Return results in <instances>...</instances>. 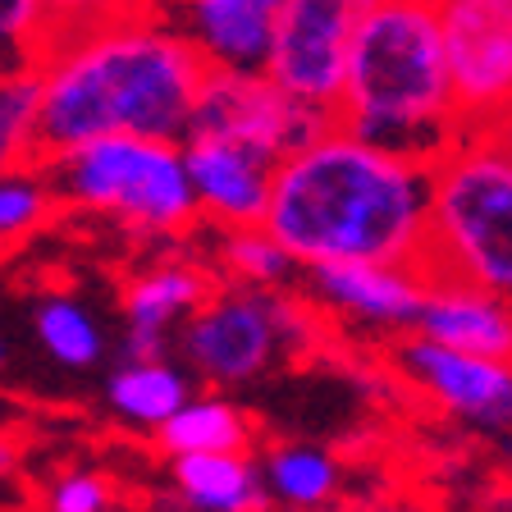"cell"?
<instances>
[{
	"mask_svg": "<svg viewBox=\"0 0 512 512\" xmlns=\"http://www.w3.org/2000/svg\"><path fill=\"white\" fill-rule=\"evenodd\" d=\"M37 74V160L101 133L188 138L206 64L156 0L51 37L32 64Z\"/></svg>",
	"mask_w": 512,
	"mask_h": 512,
	"instance_id": "cell-1",
	"label": "cell"
},
{
	"mask_svg": "<svg viewBox=\"0 0 512 512\" xmlns=\"http://www.w3.org/2000/svg\"><path fill=\"white\" fill-rule=\"evenodd\" d=\"M298 266L394 261L426 266L430 165L343 128L339 119L275 160L261 220Z\"/></svg>",
	"mask_w": 512,
	"mask_h": 512,
	"instance_id": "cell-2",
	"label": "cell"
},
{
	"mask_svg": "<svg viewBox=\"0 0 512 512\" xmlns=\"http://www.w3.org/2000/svg\"><path fill=\"white\" fill-rule=\"evenodd\" d=\"M334 119L416 160H435L467 128L448 74L439 5L371 0L357 23Z\"/></svg>",
	"mask_w": 512,
	"mask_h": 512,
	"instance_id": "cell-3",
	"label": "cell"
},
{
	"mask_svg": "<svg viewBox=\"0 0 512 512\" xmlns=\"http://www.w3.org/2000/svg\"><path fill=\"white\" fill-rule=\"evenodd\" d=\"M426 270L512 302V119L467 124L430 160Z\"/></svg>",
	"mask_w": 512,
	"mask_h": 512,
	"instance_id": "cell-4",
	"label": "cell"
},
{
	"mask_svg": "<svg viewBox=\"0 0 512 512\" xmlns=\"http://www.w3.org/2000/svg\"><path fill=\"white\" fill-rule=\"evenodd\" d=\"M37 170L55 202L115 220L138 238H179L197 224L183 138L101 133L37 160Z\"/></svg>",
	"mask_w": 512,
	"mask_h": 512,
	"instance_id": "cell-5",
	"label": "cell"
},
{
	"mask_svg": "<svg viewBox=\"0 0 512 512\" xmlns=\"http://www.w3.org/2000/svg\"><path fill=\"white\" fill-rule=\"evenodd\" d=\"M316 311L293 288L211 284L174 334V352L206 389H247L316 334Z\"/></svg>",
	"mask_w": 512,
	"mask_h": 512,
	"instance_id": "cell-6",
	"label": "cell"
},
{
	"mask_svg": "<svg viewBox=\"0 0 512 512\" xmlns=\"http://www.w3.org/2000/svg\"><path fill=\"white\" fill-rule=\"evenodd\" d=\"M366 10L371 0H284L275 37H270L266 74L293 101L334 119L352 37Z\"/></svg>",
	"mask_w": 512,
	"mask_h": 512,
	"instance_id": "cell-7",
	"label": "cell"
},
{
	"mask_svg": "<svg viewBox=\"0 0 512 512\" xmlns=\"http://www.w3.org/2000/svg\"><path fill=\"white\" fill-rule=\"evenodd\" d=\"M298 284L311 311L339 330L403 339L416 330L430 270L394 266V261H320V266H302Z\"/></svg>",
	"mask_w": 512,
	"mask_h": 512,
	"instance_id": "cell-8",
	"label": "cell"
},
{
	"mask_svg": "<svg viewBox=\"0 0 512 512\" xmlns=\"http://www.w3.org/2000/svg\"><path fill=\"white\" fill-rule=\"evenodd\" d=\"M394 371L416 398H426L448 421H462L480 435L512 430V362L448 348L412 330L394 339Z\"/></svg>",
	"mask_w": 512,
	"mask_h": 512,
	"instance_id": "cell-9",
	"label": "cell"
},
{
	"mask_svg": "<svg viewBox=\"0 0 512 512\" xmlns=\"http://www.w3.org/2000/svg\"><path fill=\"white\" fill-rule=\"evenodd\" d=\"M320 124L325 115L293 101L266 69H206L188 133L234 138L279 160L284 151L307 142Z\"/></svg>",
	"mask_w": 512,
	"mask_h": 512,
	"instance_id": "cell-10",
	"label": "cell"
},
{
	"mask_svg": "<svg viewBox=\"0 0 512 512\" xmlns=\"http://www.w3.org/2000/svg\"><path fill=\"white\" fill-rule=\"evenodd\" d=\"M439 28L462 119H512V0H444Z\"/></svg>",
	"mask_w": 512,
	"mask_h": 512,
	"instance_id": "cell-11",
	"label": "cell"
},
{
	"mask_svg": "<svg viewBox=\"0 0 512 512\" xmlns=\"http://www.w3.org/2000/svg\"><path fill=\"white\" fill-rule=\"evenodd\" d=\"M188 183L197 220L211 229H247L266 220L270 183H275V156L215 133H188L183 138Z\"/></svg>",
	"mask_w": 512,
	"mask_h": 512,
	"instance_id": "cell-12",
	"label": "cell"
},
{
	"mask_svg": "<svg viewBox=\"0 0 512 512\" xmlns=\"http://www.w3.org/2000/svg\"><path fill=\"white\" fill-rule=\"evenodd\" d=\"M206 69H266L284 0H156Z\"/></svg>",
	"mask_w": 512,
	"mask_h": 512,
	"instance_id": "cell-13",
	"label": "cell"
},
{
	"mask_svg": "<svg viewBox=\"0 0 512 512\" xmlns=\"http://www.w3.org/2000/svg\"><path fill=\"white\" fill-rule=\"evenodd\" d=\"M416 334L480 357L512 362V302L480 284L453 275H430L426 302L416 316Z\"/></svg>",
	"mask_w": 512,
	"mask_h": 512,
	"instance_id": "cell-14",
	"label": "cell"
},
{
	"mask_svg": "<svg viewBox=\"0 0 512 512\" xmlns=\"http://www.w3.org/2000/svg\"><path fill=\"white\" fill-rule=\"evenodd\" d=\"M211 284V270L188 261V256H170V261H156L151 270H142L124 288V348L165 352V343L179 334L192 307L211 293Z\"/></svg>",
	"mask_w": 512,
	"mask_h": 512,
	"instance_id": "cell-15",
	"label": "cell"
},
{
	"mask_svg": "<svg viewBox=\"0 0 512 512\" xmlns=\"http://www.w3.org/2000/svg\"><path fill=\"white\" fill-rule=\"evenodd\" d=\"M174 499L202 512H252L266 508L261 467L247 448H211V453H170Z\"/></svg>",
	"mask_w": 512,
	"mask_h": 512,
	"instance_id": "cell-16",
	"label": "cell"
},
{
	"mask_svg": "<svg viewBox=\"0 0 512 512\" xmlns=\"http://www.w3.org/2000/svg\"><path fill=\"white\" fill-rule=\"evenodd\" d=\"M192 394V375L183 362H170L165 352H128V362L115 366L106 380L110 412L133 430L156 435Z\"/></svg>",
	"mask_w": 512,
	"mask_h": 512,
	"instance_id": "cell-17",
	"label": "cell"
},
{
	"mask_svg": "<svg viewBox=\"0 0 512 512\" xmlns=\"http://www.w3.org/2000/svg\"><path fill=\"white\" fill-rule=\"evenodd\" d=\"M256 467L275 508H325L343 494V462L320 444H275Z\"/></svg>",
	"mask_w": 512,
	"mask_h": 512,
	"instance_id": "cell-18",
	"label": "cell"
},
{
	"mask_svg": "<svg viewBox=\"0 0 512 512\" xmlns=\"http://www.w3.org/2000/svg\"><path fill=\"white\" fill-rule=\"evenodd\" d=\"M165 453H211V448H252V416L229 389L188 394V403L156 430Z\"/></svg>",
	"mask_w": 512,
	"mask_h": 512,
	"instance_id": "cell-19",
	"label": "cell"
},
{
	"mask_svg": "<svg viewBox=\"0 0 512 512\" xmlns=\"http://www.w3.org/2000/svg\"><path fill=\"white\" fill-rule=\"evenodd\" d=\"M220 270L229 284H247V288H293L302 275L293 252L270 234L266 224L220 229Z\"/></svg>",
	"mask_w": 512,
	"mask_h": 512,
	"instance_id": "cell-20",
	"label": "cell"
},
{
	"mask_svg": "<svg viewBox=\"0 0 512 512\" xmlns=\"http://www.w3.org/2000/svg\"><path fill=\"white\" fill-rule=\"evenodd\" d=\"M32 330L60 366H96L106 357V330L78 298H42L32 311Z\"/></svg>",
	"mask_w": 512,
	"mask_h": 512,
	"instance_id": "cell-21",
	"label": "cell"
},
{
	"mask_svg": "<svg viewBox=\"0 0 512 512\" xmlns=\"http://www.w3.org/2000/svg\"><path fill=\"white\" fill-rule=\"evenodd\" d=\"M32 119H37V74L0 69V170L37 165Z\"/></svg>",
	"mask_w": 512,
	"mask_h": 512,
	"instance_id": "cell-22",
	"label": "cell"
},
{
	"mask_svg": "<svg viewBox=\"0 0 512 512\" xmlns=\"http://www.w3.org/2000/svg\"><path fill=\"white\" fill-rule=\"evenodd\" d=\"M51 206V183L37 165L0 170V243H19V238L37 234L46 215H51Z\"/></svg>",
	"mask_w": 512,
	"mask_h": 512,
	"instance_id": "cell-23",
	"label": "cell"
},
{
	"mask_svg": "<svg viewBox=\"0 0 512 512\" xmlns=\"http://www.w3.org/2000/svg\"><path fill=\"white\" fill-rule=\"evenodd\" d=\"M46 46L42 0H0V69H32Z\"/></svg>",
	"mask_w": 512,
	"mask_h": 512,
	"instance_id": "cell-24",
	"label": "cell"
},
{
	"mask_svg": "<svg viewBox=\"0 0 512 512\" xmlns=\"http://www.w3.org/2000/svg\"><path fill=\"white\" fill-rule=\"evenodd\" d=\"M115 485L106 476H96V471H60V476L46 485V508L55 512H106L115 508Z\"/></svg>",
	"mask_w": 512,
	"mask_h": 512,
	"instance_id": "cell-25",
	"label": "cell"
},
{
	"mask_svg": "<svg viewBox=\"0 0 512 512\" xmlns=\"http://www.w3.org/2000/svg\"><path fill=\"white\" fill-rule=\"evenodd\" d=\"M142 0H42V14H46V42L51 37H69L78 28H92L101 19H115V14L133 10Z\"/></svg>",
	"mask_w": 512,
	"mask_h": 512,
	"instance_id": "cell-26",
	"label": "cell"
},
{
	"mask_svg": "<svg viewBox=\"0 0 512 512\" xmlns=\"http://www.w3.org/2000/svg\"><path fill=\"white\" fill-rule=\"evenodd\" d=\"M0 366H5V343H0Z\"/></svg>",
	"mask_w": 512,
	"mask_h": 512,
	"instance_id": "cell-27",
	"label": "cell"
},
{
	"mask_svg": "<svg viewBox=\"0 0 512 512\" xmlns=\"http://www.w3.org/2000/svg\"><path fill=\"white\" fill-rule=\"evenodd\" d=\"M426 5H444V0H426Z\"/></svg>",
	"mask_w": 512,
	"mask_h": 512,
	"instance_id": "cell-28",
	"label": "cell"
}]
</instances>
